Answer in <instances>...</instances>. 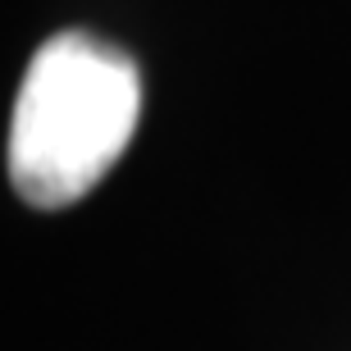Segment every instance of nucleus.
Returning <instances> with one entry per match:
<instances>
[{
	"label": "nucleus",
	"instance_id": "f257e3e1",
	"mask_svg": "<svg viewBox=\"0 0 351 351\" xmlns=\"http://www.w3.org/2000/svg\"><path fill=\"white\" fill-rule=\"evenodd\" d=\"M142 73L128 51L82 27L55 32L27 60L10 119V182L27 206L64 210L128 151Z\"/></svg>",
	"mask_w": 351,
	"mask_h": 351
}]
</instances>
